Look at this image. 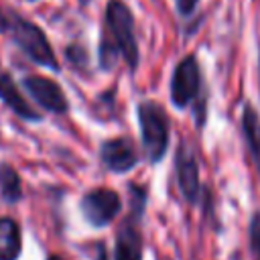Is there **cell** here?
Segmentation results:
<instances>
[{
    "mask_svg": "<svg viewBox=\"0 0 260 260\" xmlns=\"http://www.w3.org/2000/svg\"><path fill=\"white\" fill-rule=\"evenodd\" d=\"M120 207H122L120 195L116 191L104 189V187L85 193L83 199H81V213L95 228H102V225L110 223L118 215Z\"/></svg>",
    "mask_w": 260,
    "mask_h": 260,
    "instance_id": "277c9868",
    "label": "cell"
},
{
    "mask_svg": "<svg viewBox=\"0 0 260 260\" xmlns=\"http://www.w3.org/2000/svg\"><path fill=\"white\" fill-rule=\"evenodd\" d=\"M49 260H65V258H61V256H49Z\"/></svg>",
    "mask_w": 260,
    "mask_h": 260,
    "instance_id": "e0dca14e",
    "label": "cell"
},
{
    "mask_svg": "<svg viewBox=\"0 0 260 260\" xmlns=\"http://www.w3.org/2000/svg\"><path fill=\"white\" fill-rule=\"evenodd\" d=\"M20 228L10 217H0V260H16L20 256Z\"/></svg>",
    "mask_w": 260,
    "mask_h": 260,
    "instance_id": "30bf717a",
    "label": "cell"
},
{
    "mask_svg": "<svg viewBox=\"0 0 260 260\" xmlns=\"http://www.w3.org/2000/svg\"><path fill=\"white\" fill-rule=\"evenodd\" d=\"M24 89L37 100L39 106H43L49 112L63 114L69 108L63 89L53 79H47L41 75H28V77H24Z\"/></svg>",
    "mask_w": 260,
    "mask_h": 260,
    "instance_id": "8992f818",
    "label": "cell"
},
{
    "mask_svg": "<svg viewBox=\"0 0 260 260\" xmlns=\"http://www.w3.org/2000/svg\"><path fill=\"white\" fill-rule=\"evenodd\" d=\"M199 0H177V8L181 14H191Z\"/></svg>",
    "mask_w": 260,
    "mask_h": 260,
    "instance_id": "9a60e30c",
    "label": "cell"
},
{
    "mask_svg": "<svg viewBox=\"0 0 260 260\" xmlns=\"http://www.w3.org/2000/svg\"><path fill=\"white\" fill-rule=\"evenodd\" d=\"M100 154H102V162L114 173H126L138 160L132 142L126 138H112L104 142Z\"/></svg>",
    "mask_w": 260,
    "mask_h": 260,
    "instance_id": "52a82bcc",
    "label": "cell"
},
{
    "mask_svg": "<svg viewBox=\"0 0 260 260\" xmlns=\"http://www.w3.org/2000/svg\"><path fill=\"white\" fill-rule=\"evenodd\" d=\"M10 30H12L14 43L28 55L30 61H35L43 67H49L53 71H59V63H57V57L53 53V47L47 41V35L37 24L28 22L20 16H12Z\"/></svg>",
    "mask_w": 260,
    "mask_h": 260,
    "instance_id": "3957f363",
    "label": "cell"
},
{
    "mask_svg": "<svg viewBox=\"0 0 260 260\" xmlns=\"http://www.w3.org/2000/svg\"><path fill=\"white\" fill-rule=\"evenodd\" d=\"M177 177L185 199L189 203H195L199 197V169L193 152L185 148V144H181L177 150Z\"/></svg>",
    "mask_w": 260,
    "mask_h": 260,
    "instance_id": "ba28073f",
    "label": "cell"
},
{
    "mask_svg": "<svg viewBox=\"0 0 260 260\" xmlns=\"http://www.w3.org/2000/svg\"><path fill=\"white\" fill-rule=\"evenodd\" d=\"M8 26H10V20H8V18H6V14L0 10V32H2V30H6Z\"/></svg>",
    "mask_w": 260,
    "mask_h": 260,
    "instance_id": "2e32d148",
    "label": "cell"
},
{
    "mask_svg": "<svg viewBox=\"0 0 260 260\" xmlns=\"http://www.w3.org/2000/svg\"><path fill=\"white\" fill-rule=\"evenodd\" d=\"M138 122L142 134V146L152 162L160 160L169 148V124L167 116L154 102H142L138 106Z\"/></svg>",
    "mask_w": 260,
    "mask_h": 260,
    "instance_id": "6da1fadb",
    "label": "cell"
},
{
    "mask_svg": "<svg viewBox=\"0 0 260 260\" xmlns=\"http://www.w3.org/2000/svg\"><path fill=\"white\" fill-rule=\"evenodd\" d=\"M140 234L132 223H126L116 240V260H140L142 258Z\"/></svg>",
    "mask_w": 260,
    "mask_h": 260,
    "instance_id": "8fae6325",
    "label": "cell"
},
{
    "mask_svg": "<svg viewBox=\"0 0 260 260\" xmlns=\"http://www.w3.org/2000/svg\"><path fill=\"white\" fill-rule=\"evenodd\" d=\"M0 191H2L4 201H8V203H16L22 197L20 179H18L16 171L8 165H0Z\"/></svg>",
    "mask_w": 260,
    "mask_h": 260,
    "instance_id": "4fadbf2b",
    "label": "cell"
},
{
    "mask_svg": "<svg viewBox=\"0 0 260 260\" xmlns=\"http://www.w3.org/2000/svg\"><path fill=\"white\" fill-rule=\"evenodd\" d=\"M242 126H244V134H246V142L250 146L254 165L260 173V118L256 114V110L252 106L244 108V116H242Z\"/></svg>",
    "mask_w": 260,
    "mask_h": 260,
    "instance_id": "7c38bea8",
    "label": "cell"
},
{
    "mask_svg": "<svg viewBox=\"0 0 260 260\" xmlns=\"http://www.w3.org/2000/svg\"><path fill=\"white\" fill-rule=\"evenodd\" d=\"M201 75H199V63L193 55H187L179 61L173 73L171 81V100L177 108H185L199 91Z\"/></svg>",
    "mask_w": 260,
    "mask_h": 260,
    "instance_id": "5b68a950",
    "label": "cell"
},
{
    "mask_svg": "<svg viewBox=\"0 0 260 260\" xmlns=\"http://www.w3.org/2000/svg\"><path fill=\"white\" fill-rule=\"evenodd\" d=\"M106 22L120 55L126 59L130 69H134L138 65V45L134 35V16L130 8L120 0H110L106 8Z\"/></svg>",
    "mask_w": 260,
    "mask_h": 260,
    "instance_id": "7a4b0ae2",
    "label": "cell"
},
{
    "mask_svg": "<svg viewBox=\"0 0 260 260\" xmlns=\"http://www.w3.org/2000/svg\"><path fill=\"white\" fill-rule=\"evenodd\" d=\"M0 100H2L14 114H18V116L24 118V120H30V122L41 120V114H39L32 106H28V102L20 95V91H18L14 79L10 77V73H6V71H2V69H0Z\"/></svg>",
    "mask_w": 260,
    "mask_h": 260,
    "instance_id": "9c48e42d",
    "label": "cell"
},
{
    "mask_svg": "<svg viewBox=\"0 0 260 260\" xmlns=\"http://www.w3.org/2000/svg\"><path fill=\"white\" fill-rule=\"evenodd\" d=\"M250 258L260 260V209L250 219Z\"/></svg>",
    "mask_w": 260,
    "mask_h": 260,
    "instance_id": "5bb4252c",
    "label": "cell"
}]
</instances>
